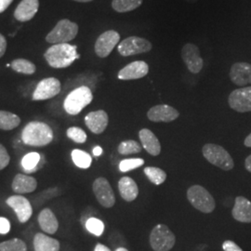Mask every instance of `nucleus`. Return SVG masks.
<instances>
[{
    "label": "nucleus",
    "mask_w": 251,
    "mask_h": 251,
    "mask_svg": "<svg viewBox=\"0 0 251 251\" xmlns=\"http://www.w3.org/2000/svg\"><path fill=\"white\" fill-rule=\"evenodd\" d=\"M76 50V46L68 43L55 44L47 50L44 57L47 63L52 68H66L79 58Z\"/></svg>",
    "instance_id": "obj_1"
},
{
    "label": "nucleus",
    "mask_w": 251,
    "mask_h": 251,
    "mask_svg": "<svg viewBox=\"0 0 251 251\" xmlns=\"http://www.w3.org/2000/svg\"><path fill=\"white\" fill-rule=\"evenodd\" d=\"M22 140L24 144L35 147H42L50 144L53 140L52 128L40 121H32L23 129Z\"/></svg>",
    "instance_id": "obj_2"
},
{
    "label": "nucleus",
    "mask_w": 251,
    "mask_h": 251,
    "mask_svg": "<svg viewBox=\"0 0 251 251\" xmlns=\"http://www.w3.org/2000/svg\"><path fill=\"white\" fill-rule=\"evenodd\" d=\"M93 100V95L89 87L81 86L72 90L64 100L63 108L65 112L71 116H76L85 107H87Z\"/></svg>",
    "instance_id": "obj_3"
},
{
    "label": "nucleus",
    "mask_w": 251,
    "mask_h": 251,
    "mask_svg": "<svg viewBox=\"0 0 251 251\" xmlns=\"http://www.w3.org/2000/svg\"><path fill=\"white\" fill-rule=\"evenodd\" d=\"M78 33V25L70 20L63 19L46 36L47 42L50 44L68 43L75 38Z\"/></svg>",
    "instance_id": "obj_4"
},
{
    "label": "nucleus",
    "mask_w": 251,
    "mask_h": 251,
    "mask_svg": "<svg viewBox=\"0 0 251 251\" xmlns=\"http://www.w3.org/2000/svg\"><path fill=\"white\" fill-rule=\"evenodd\" d=\"M187 198L191 205L203 213H211L215 209L216 203L213 197L205 187L193 185L187 190Z\"/></svg>",
    "instance_id": "obj_5"
},
{
    "label": "nucleus",
    "mask_w": 251,
    "mask_h": 251,
    "mask_svg": "<svg viewBox=\"0 0 251 251\" xmlns=\"http://www.w3.org/2000/svg\"><path fill=\"white\" fill-rule=\"evenodd\" d=\"M202 152L207 161L222 169L223 171H231L234 167L233 157L224 147L218 144H205L202 149Z\"/></svg>",
    "instance_id": "obj_6"
},
{
    "label": "nucleus",
    "mask_w": 251,
    "mask_h": 251,
    "mask_svg": "<svg viewBox=\"0 0 251 251\" xmlns=\"http://www.w3.org/2000/svg\"><path fill=\"white\" fill-rule=\"evenodd\" d=\"M150 245L154 251H170L176 243L175 234L165 225H157L150 233Z\"/></svg>",
    "instance_id": "obj_7"
},
{
    "label": "nucleus",
    "mask_w": 251,
    "mask_h": 251,
    "mask_svg": "<svg viewBox=\"0 0 251 251\" xmlns=\"http://www.w3.org/2000/svg\"><path fill=\"white\" fill-rule=\"evenodd\" d=\"M152 43L139 36H129L124 39L117 47V51L124 57L145 53L152 50Z\"/></svg>",
    "instance_id": "obj_8"
},
{
    "label": "nucleus",
    "mask_w": 251,
    "mask_h": 251,
    "mask_svg": "<svg viewBox=\"0 0 251 251\" xmlns=\"http://www.w3.org/2000/svg\"><path fill=\"white\" fill-rule=\"evenodd\" d=\"M92 190L95 198L103 207L110 208L115 206L116 197L107 179L100 177L95 179L92 185Z\"/></svg>",
    "instance_id": "obj_9"
},
{
    "label": "nucleus",
    "mask_w": 251,
    "mask_h": 251,
    "mask_svg": "<svg viewBox=\"0 0 251 251\" xmlns=\"http://www.w3.org/2000/svg\"><path fill=\"white\" fill-rule=\"evenodd\" d=\"M61 82L55 77H49L40 81L33 93V100L51 99L61 92Z\"/></svg>",
    "instance_id": "obj_10"
},
{
    "label": "nucleus",
    "mask_w": 251,
    "mask_h": 251,
    "mask_svg": "<svg viewBox=\"0 0 251 251\" xmlns=\"http://www.w3.org/2000/svg\"><path fill=\"white\" fill-rule=\"evenodd\" d=\"M230 107L238 113L251 112V86L233 90L229 95Z\"/></svg>",
    "instance_id": "obj_11"
},
{
    "label": "nucleus",
    "mask_w": 251,
    "mask_h": 251,
    "mask_svg": "<svg viewBox=\"0 0 251 251\" xmlns=\"http://www.w3.org/2000/svg\"><path fill=\"white\" fill-rule=\"evenodd\" d=\"M120 35L115 30H108L98 37L95 43V52L100 58H106L119 43Z\"/></svg>",
    "instance_id": "obj_12"
},
{
    "label": "nucleus",
    "mask_w": 251,
    "mask_h": 251,
    "mask_svg": "<svg viewBox=\"0 0 251 251\" xmlns=\"http://www.w3.org/2000/svg\"><path fill=\"white\" fill-rule=\"evenodd\" d=\"M181 59L189 71L193 74H198L203 68V59L200 56L198 47L192 43H187L181 49Z\"/></svg>",
    "instance_id": "obj_13"
},
{
    "label": "nucleus",
    "mask_w": 251,
    "mask_h": 251,
    "mask_svg": "<svg viewBox=\"0 0 251 251\" xmlns=\"http://www.w3.org/2000/svg\"><path fill=\"white\" fill-rule=\"evenodd\" d=\"M6 203L14 210L20 223L25 224L32 217L33 208L31 206V203L25 197L12 196L7 199Z\"/></svg>",
    "instance_id": "obj_14"
},
{
    "label": "nucleus",
    "mask_w": 251,
    "mask_h": 251,
    "mask_svg": "<svg viewBox=\"0 0 251 251\" xmlns=\"http://www.w3.org/2000/svg\"><path fill=\"white\" fill-rule=\"evenodd\" d=\"M179 117V111L175 108L172 107L168 104H159L151 108L148 113L147 117L152 122H164L170 123L176 120Z\"/></svg>",
    "instance_id": "obj_15"
},
{
    "label": "nucleus",
    "mask_w": 251,
    "mask_h": 251,
    "mask_svg": "<svg viewBox=\"0 0 251 251\" xmlns=\"http://www.w3.org/2000/svg\"><path fill=\"white\" fill-rule=\"evenodd\" d=\"M149 73V66L144 61H136L126 65L117 75L120 80H135L143 78Z\"/></svg>",
    "instance_id": "obj_16"
},
{
    "label": "nucleus",
    "mask_w": 251,
    "mask_h": 251,
    "mask_svg": "<svg viewBox=\"0 0 251 251\" xmlns=\"http://www.w3.org/2000/svg\"><path fill=\"white\" fill-rule=\"evenodd\" d=\"M109 117L107 113L103 110L93 111L85 117V124L94 134H101L107 127Z\"/></svg>",
    "instance_id": "obj_17"
},
{
    "label": "nucleus",
    "mask_w": 251,
    "mask_h": 251,
    "mask_svg": "<svg viewBox=\"0 0 251 251\" xmlns=\"http://www.w3.org/2000/svg\"><path fill=\"white\" fill-rule=\"evenodd\" d=\"M230 79L239 87L251 84V64L248 63H236L232 65L230 70Z\"/></svg>",
    "instance_id": "obj_18"
},
{
    "label": "nucleus",
    "mask_w": 251,
    "mask_h": 251,
    "mask_svg": "<svg viewBox=\"0 0 251 251\" xmlns=\"http://www.w3.org/2000/svg\"><path fill=\"white\" fill-rule=\"evenodd\" d=\"M38 8V0H22L14 11V17L19 22L25 23L35 17Z\"/></svg>",
    "instance_id": "obj_19"
},
{
    "label": "nucleus",
    "mask_w": 251,
    "mask_h": 251,
    "mask_svg": "<svg viewBox=\"0 0 251 251\" xmlns=\"http://www.w3.org/2000/svg\"><path fill=\"white\" fill-rule=\"evenodd\" d=\"M233 219L237 222L251 224V202L244 197H237L234 201V206L232 210Z\"/></svg>",
    "instance_id": "obj_20"
},
{
    "label": "nucleus",
    "mask_w": 251,
    "mask_h": 251,
    "mask_svg": "<svg viewBox=\"0 0 251 251\" xmlns=\"http://www.w3.org/2000/svg\"><path fill=\"white\" fill-rule=\"evenodd\" d=\"M140 141L143 144V147L146 152L152 156H157L161 152V144L159 143L157 137L153 134L150 129L143 128L139 132Z\"/></svg>",
    "instance_id": "obj_21"
},
{
    "label": "nucleus",
    "mask_w": 251,
    "mask_h": 251,
    "mask_svg": "<svg viewBox=\"0 0 251 251\" xmlns=\"http://www.w3.org/2000/svg\"><path fill=\"white\" fill-rule=\"evenodd\" d=\"M12 190L19 195L33 193L37 187V181L34 177L25 174H17L12 180Z\"/></svg>",
    "instance_id": "obj_22"
},
{
    "label": "nucleus",
    "mask_w": 251,
    "mask_h": 251,
    "mask_svg": "<svg viewBox=\"0 0 251 251\" xmlns=\"http://www.w3.org/2000/svg\"><path fill=\"white\" fill-rule=\"evenodd\" d=\"M118 190L121 198L126 202H132L139 195V188L134 179L129 177H123L118 181Z\"/></svg>",
    "instance_id": "obj_23"
},
{
    "label": "nucleus",
    "mask_w": 251,
    "mask_h": 251,
    "mask_svg": "<svg viewBox=\"0 0 251 251\" xmlns=\"http://www.w3.org/2000/svg\"><path fill=\"white\" fill-rule=\"evenodd\" d=\"M38 224L43 232L53 234L59 228V223L56 216L50 208H44L38 215Z\"/></svg>",
    "instance_id": "obj_24"
},
{
    "label": "nucleus",
    "mask_w": 251,
    "mask_h": 251,
    "mask_svg": "<svg viewBox=\"0 0 251 251\" xmlns=\"http://www.w3.org/2000/svg\"><path fill=\"white\" fill-rule=\"evenodd\" d=\"M35 251H60V242L44 233H36L34 238Z\"/></svg>",
    "instance_id": "obj_25"
},
{
    "label": "nucleus",
    "mask_w": 251,
    "mask_h": 251,
    "mask_svg": "<svg viewBox=\"0 0 251 251\" xmlns=\"http://www.w3.org/2000/svg\"><path fill=\"white\" fill-rule=\"evenodd\" d=\"M44 156L38 152H29L22 159V167L25 172L34 173L44 166Z\"/></svg>",
    "instance_id": "obj_26"
},
{
    "label": "nucleus",
    "mask_w": 251,
    "mask_h": 251,
    "mask_svg": "<svg viewBox=\"0 0 251 251\" xmlns=\"http://www.w3.org/2000/svg\"><path fill=\"white\" fill-rule=\"evenodd\" d=\"M21 124V118L8 111L0 110V129L12 130Z\"/></svg>",
    "instance_id": "obj_27"
},
{
    "label": "nucleus",
    "mask_w": 251,
    "mask_h": 251,
    "mask_svg": "<svg viewBox=\"0 0 251 251\" xmlns=\"http://www.w3.org/2000/svg\"><path fill=\"white\" fill-rule=\"evenodd\" d=\"M143 4V0H113L112 7L117 12L125 13L138 9Z\"/></svg>",
    "instance_id": "obj_28"
},
{
    "label": "nucleus",
    "mask_w": 251,
    "mask_h": 251,
    "mask_svg": "<svg viewBox=\"0 0 251 251\" xmlns=\"http://www.w3.org/2000/svg\"><path fill=\"white\" fill-rule=\"evenodd\" d=\"M10 66L15 72L25 75H33L36 71V65L25 59H16L11 63Z\"/></svg>",
    "instance_id": "obj_29"
},
{
    "label": "nucleus",
    "mask_w": 251,
    "mask_h": 251,
    "mask_svg": "<svg viewBox=\"0 0 251 251\" xmlns=\"http://www.w3.org/2000/svg\"><path fill=\"white\" fill-rule=\"evenodd\" d=\"M72 159L75 165L80 169L87 170L91 166L92 158L87 152L80 149H75L72 151Z\"/></svg>",
    "instance_id": "obj_30"
},
{
    "label": "nucleus",
    "mask_w": 251,
    "mask_h": 251,
    "mask_svg": "<svg viewBox=\"0 0 251 251\" xmlns=\"http://www.w3.org/2000/svg\"><path fill=\"white\" fill-rule=\"evenodd\" d=\"M144 171L148 179L155 185H160L167 179V173L159 168L147 167Z\"/></svg>",
    "instance_id": "obj_31"
},
{
    "label": "nucleus",
    "mask_w": 251,
    "mask_h": 251,
    "mask_svg": "<svg viewBox=\"0 0 251 251\" xmlns=\"http://www.w3.org/2000/svg\"><path fill=\"white\" fill-rule=\"evenodd\" d=\"M118 152L123 155L139 153L142 151V145L133 140L124 141L118 145Z\"/></svg>",
    "instance_id": "obj_32"
},
{
    "label": "nucleus",
    "mask_w": 251,
    "mask_h": 251,
    "mask_svg": "<svg viewBox=\"0 0 251 251\" xmlns=\"http://www.w3.org/2000/svg\"><path fill=\"white\" fill-rule=\"evenodd\" d=\"M0 251H27V246L22 239L13 238L0 243Z\"/></svg>",
    "instance_id": "obj_33"
},
{
    "label": "nucleus",
    "mask_w": 251,
    "mask_h": 251,
    "mask_svg": "<svg viewBox=\"0 0 251 251\" xmlns=\"http://www.w3.org/2000/svg\"><path fill=\"white\" fill-rule=\"evenodd\" d=\"M86 228L90 233L100 236L104 231V224L97 218H90L86 223Z\"/></svg>",
    "instance_id": "obj_34"
},
{
    "label": "nucleus",
    "mask_w": 251,
    "mask_h": 251,
    "mask_svg": "<svg viewBox=\"0 0 251 251\" xmlns=\"http://www.w3.org/2000/svg\"><path fill=\"white\" fill-rule=\"evenodd\" d=\"M66 135L76 144H84L87 141L86 132L78 126H71L67 129Z\"/></svg>",
    "instance_id": "obj_35"
},
{
    "label": "nucleus",
    "mask_w": 251,
    "mask_h": 251,
    "mask_svg": "<svg viewBox=\"0 0 251 251\" xmlns=\"http://www.w3.org/2000/svg\"><path fill=\"white\" fill-rule=\"evenodd\" d=\"M144 164V160L142 158L124 159L119 163V170L121 172H128L142 167Z\"/></svg>",
    "instance_id": "obj_36"
},
{
    "label": "nucleus",
    "mask_w": 251,
    "mask_h": 251,
    "mask_svg": "<svg viewBox=\"0 0 251 251\" xmlns=\"http://www.w3.org/2000/svg\"><path fill=\"white\" fill-rule=\"evenodd\" d=\"M10 161V157H9V152L7 151V149L0 144V171L4 170Z\"/></svg>",
    "instance_id": "obj_37"
},
{
    "label": "nucleus",
    "mask_w": 251,
    "mask_h": 251,
    "mask_svg": "<svg viewBox=\"0 0 251 251\" xmlns=\"http://www.w3.org/2000/svg\"><path fill=\"white\" fill-rule=\"evenodd\" d=\"M223 249L225 251H243L242 249L238 245H236L235 243L231 240H226L223 244Z\"/></svg>",
    "instance_id": "obj_38"
},
{
    "label": "nucleus",
    "mask_w": 251,
    "mask_h": 251,
    "mask_svg": "<svg viewBox=\"0 0 251 251\" xmlns=\"http://www.w3.org/2000/svg\"><path fill=\"white\" fill-rule=\"evenodd\" d=\"M10 231V224L6 218L0 217V234H7Z\"/></svg>",
    "instance_id": "obj_39"
},
{
    "label": "nucleus",
    "mask_w": 251,
    "mask_h": 251,
    "mask_svg": "<svg viewBox=\"0 0 251 251\" xmlns=\"http://www.w3.org/2000/svg\"><path fill=\"white\" fill-rule=\"evenodd\" d=\"M7 50V40L5 36L0 34V58L3 57V55L6 52Z\"/></svg>",
    "instance_id": "obj_40"
},
{
    "label": "nucleus",
    "mask_w": 251,
    "mask_h": 251,
    "mask_svg": "<svg viewBox=\"0 0 251 251\" xmlns=\"http://www.w3.org/2000/svg\"><path fill=\"white\" fill-rule=\"evenodd\" d=\"M13 2V0H0V13L4 12L8 9L9 5Z\"/></svg>",
    "instance_id": "obj_41"
},
{
    "label": "nucleus",
    "mask_w": 251,
    "mask_h": 251,
    "mask_svg": "<svg viewBox=\"0 0 251 251\" xmlns=\"http://www.w3.org/2000/svg\"><path fill=\"white\" fill-rule=\"evenodd\" d=\"M94 251H111V250L102 244H97L94 249Z\"/></svg>",
    "instance_id": "obj_42"
},
{
    "label": "nucleus",
    "mask_w": 251,
    "mask_h": 251,
    "mask_svg": "<svg viewBox=\"0 0 251 251\" xmlns=\"http://www.w3.org/2000/svg\"><path fill=\"white\" fill-rule=\"evenodd\" d=\"M245 167H246L247 171L251 172V154L247 157V159L245 161Z\"/></svg>",
    "instance_id": "obj_43"
},
{
    "label": "nucleus",
    "mask_w": 251,
    "mask_h": 251,
    "mask_svg": "<svg viewBox=\"0 0 251 251\" xmlns=\"http://www.w3.org/2000/svg\"><path fill=\"white\" fill-rule=\"evenodd\" d=\"M102 153V149H101V147H100V146H96L94 149H93V154L95 155V156H100V154Z\"/></svg>",
    "instance_id": "obj_44"
},
{
    "label": "nucleus",
    "mask_w": 251,
    "mask_h": 251,
    "mask_svg": "<svg viewBox=\"0 0 251 251\" xmlns=\"http://www.w3.org/2000/svg\"><path fill=\"white\" fill-rule=\"evenodd\" d=\"M244 144H245L247 147H251V133L250 135H248V137L245 139Z\"/></svg>",
    "instance_id": "obj_45"
},
{
    "label": "nucleus",
    "mask_w": 251,
    "mask_h": 251,
    "mask_svg": "<svg viewBox=\"0 0 251 251\" xmlns=\"http://www.w3.org/2000/svg\"><path fill=\"white\" fill-rule=\"evenodd\" d=\"M74 1H76V2H82V3H87V2H91L93 0H74Z\"/></svg>",
    "instance_id": "obj_46"
},
{
    "label": "nucleus",
    "mask_w": 251,
    "mask_h": 251,
    "mask_svg": "<svg viewBox=\"0 0 251 251\" xmlns=\"http://www.w3.org/2000/svg\"><path fill=\"white\" fill-rule=\"evenodd\" d=\"M116 251H128L126 249H125V248H118V249H117L116 250Z\"/></svg>",
    "instance_id": "obj_47"
},
{
    "label": "nucleus",
    "mask_w": 251,
    "mask_h": 251,
    "mask_svg": "<svg viewBox=\"0 0 251 251\" xmlns=\"http://www.w3.org/2000/svg\"><path fill=\"white\" fill-rule=\"evenodd\" d=\"M186 1H188V2H192V3H194V2H197L198 0H186Z\"/></svg>",
    "instance_id": "obj_48"
}]
</instances>
